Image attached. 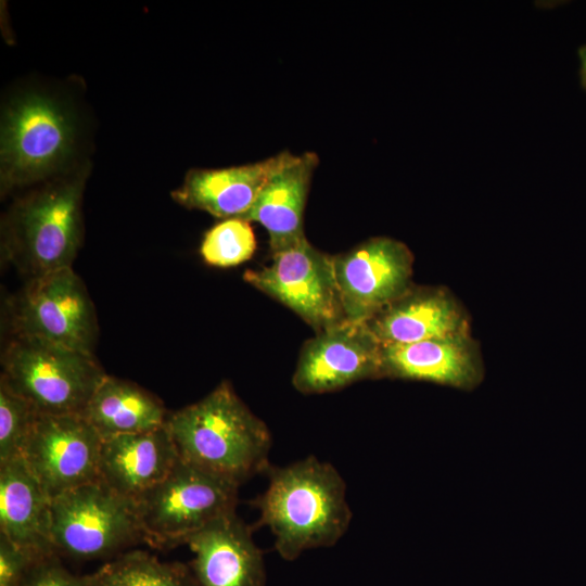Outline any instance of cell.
Returning a JSON list of instances; mask_svg holds the SVG:
<instances>
[{"mask_svg":"<svg viewBox=\"0 0 586 586\" xmlns=\"http://www.w3.org/2000/svg\"><path fill=\"white\" fill-rule=\"evenodd\" d=\"M265 473L267 488L250 501L259 511L253 528L270 530L282 559L293 561L343 537L353 512L345 481L330 462L308 456L284 467L270 464Z\"/></svg>","mask_w":586,"mask_h":586,"instance_id":"cell-1","label":"cell"},{"mask_svg":"<svg viewBox=\"0 0 586 586\" xmlns=\"http://www.w3.org/2000/svg\"><path fill=\"white\" fill-rule=\"evenodd\" d=\"M165 426L182 461L240 486L270 467V431L228 381L168 413Z\"/></svg>","mask_w":586,"mask_h":586,"instance_id":"cell-2","label":"cell"},{"mask_svg":"<svg viewBox=\"0 0 586 586\" xmlns=\"http://www.w3.org/2000/svg\"><path fill=\"white\" fill-rule=\"evenodd\" d=\"M85 167L17 200L1 224V256L29 279L72 267L84 237Z\"/></svg>","mask_w":586,"mask_h":586,"instance_id":"cell-3","label":"cell"},{"mask_svg":"<svg viewBox=\"0 0 586 586\" xmlns=\"http://www.w3.org/2000/svg\"><path fill=\"white\" fill-rule=\"evenodd\" d=\"M1 377L41 415H82L105 373L93 354L14 335L1 354Z\"/></svg>","mask_w":586,"mask_h":586,"instance_id":"cell-4","label":"cell"},{"mask_svg":"<svg viewBox=\"0 0 586 586\" xmlns=\"http://www.w3.org/2000/svg\"><path fill=\"white\" fill-rule=\"evenodd\" d=\"M75 140V119L54 99L26 93L13 100L1 118V195L64 174Z\"/></svg>","mask_w":586,"mask_h":586,"instance_id":"cell-5","label":"cell"},{"mask_svg":"<svg viewBox=\"0 0 586 586\" xmlns=\"http://www.w3.org/2000/svg\"><path fill=\"white\" fill-rule=\"evenodd\" d=\"M237 483L179 461L135 500L145 543L158 549L183 545L216 519L235 511Z\"/></svg>","mask_w":586,"mask_h":586,"instance_id":"cell-6","label":"cell"},{"mask_svg":"<svg viewBox=\"0 0 586 586\" xmlns=\"http://www.w3.org/2000/svg\"><path fill=\"white\" fill-rule=\"evenodd\" d=\"M51 540L56 555L93 560L116 557L145 537L135 501L99 480L51 499Z\"/></svg>","mask_w":586,"mask_h":586,"instance_id":"cell-7","label":"cell"},{"mask_svg":"<svg viewBox=\"0 0 586 586\" xmlns=\"http://www.w3.org/2000/svg\"><path fill=\"white\" fill-rule=\"evenodd\" d=\"M14 335L93 354L99 328L93 302L73 267L28 280L12 300Z\"/></svg>","mask_w":586,"mask_h":586,"instance_id":"cell-8","label":"cell"},{"mask_svg":"<svg viewBox=\"0 0 586 586\" xmlns=\"http://www.w3.org/2000/svg\"><path fill=\"white\" fill-rule=\"evenodd\" d=\"M271 262L243 279L290 308L317 332L345 319L332 255L306 237L271 252Z\"/></svg>","mask_w":586,"mask_h":586,"instance_id":"cell-9","label":"cell"},{"mask_svg":"<svg viewBox=\"0 0 586 586\" xmlns=\"http://www.w3.org/2000/svg\"><path fill=\"white\" fill-rule=\"evenodd\" d=\"M102 437L81 415H41L21 457L52 499L100 480Z\"/></svg>","mask_w":586,"mask_h":586,"instance_id":"cell-10","label":"cell"},{"mask_svg":"<svg viewBox=\"0 0 586 586\" xmlns=\"http://www.w3.org/2000/svg\"><path fill=\"white\" fill-rule=\"evenodd\" d=\"M333 258L347 320L368 322L412 286L413 256L398 240L371 238Z\"/></svg>","mask_w":586,"mask_h":586,"instance_id":"cell-11","label":"cell"},{"mask_svg":"<svg viewBox=\"0 0 586 586\" xmlns=\"http://www.w3.org/2000/svg\"><path fill=\"white\" fill-rule=\"evenodd\" d=\"M383 377L382 345L368 323L343 319L303 345L292 384L303 394H322Z\"/></svg>","mask_w":586,"mask_h":586,"instance_id":"cell-12","label":"cell"},{"mask_svg":"<svg viewBox=\"0 0 586 586\" xmlns=\"http://www.w3.org/2000/svg\"><path fill=\"white\" fill-rule=\"evenodd\" d=\"M253 526L235 511L213 521L186 542L194 555L191 566L200 586H265L262 550Z\"/></svg>","mask_w":586,"mask_h":586,"instance_id":"cell-13","label":"cell"},{"mask_svg":"<svg viewBox=\"0 0 586 586\" xmlns=\"http://www.w3.org/2000/svg\"><path fill=\"white\" fill-rule=\"evenodd\" d=\"M292 155L282 151L250 164L190 169L171 198L186 208L204 211L217 218H241L251 209L269 177Z\"/></svg>","mask_w":586,"mask_h":586,"instance_id":"cell-14","label":"cell"},{"mask_svg":"<svg viewBox=\"0 0 586 586\" xmlns=\"http://www.w3.org/2000/svg\"><path fill=\"white\" fill-rule=\"evenodd\" d=\"M179 459L165 425L116 435L102 438L99 476L112 491L135 501L165 479Z\"/></svg>","mask_w":586,"mask_h":586,"instance_id":"cell-15","label":"cell"},{"mask_svg":"<svg viewBox=\"0 0 586 586\" xmlns=\"http://www.w3.org/2000/svg\"><path fill=\"white\" fill-rule=\"evenodd\" d=\"M384 377L474 387L482 369L468 332L382 346Z\"/></svg>","mask_w":586,"mask_h":586,"instance_id":"cell-16","label":"cell"},{"mask_svg":"<svg viewBox=\"0 0 586 586\" xmlns=\"http://www.w3.org/2000/svg\"><path fill=\"white\" fill-rule=\"evenodd\" d=\"M367 323L382 346L468 332L462 310L442 289L411 286Z\"/></svg>","mask_w":586,"mask_h":586,"instance_id":"cell-17","label":"cell"},{"mask_svg":"<svg viewBox=\"0 0 586 586\" xmlns=\"http://www.w3.org/2000/svg\"><path fill=\"white\" fill-rule=\"evenodd\" d=\"M0 534L35 560L55 553L51 498L22 457L0 463Z\"/></svg>","mask_w":586,"mask_h":586,"instance_id":"cell-18","label":"cell"},{"mask_svg":"<svg viewBox=\"0 0 586 586\" xmlns=\"http://www.w3.org/2000/svg\"><path fill=\"white\" fill-rule=\"evenodd\" d=\"M319 157L293 154L264 184L251 209L241 218L260 224L275 252L305 237L304 212Z\"/></svg>","mask_w":586,"mask_h":586,"instance_id":"cell-19","label":"cell"},{"mask_svg":"<svg viewBox=\"0 0 586 586\" xmlns=\"http://www.w3.org/2000/svg\"><path fill=\"white\" fill-rule=\"evenodd\" d=\"M102 438L165 425L163 402L138 384L106 374L82 415Z\"/></svg>","mask_w":586,"mask_h":586,"instance_id":"cell-20","label":"cell"},{"mask_svg":"<svg viewBox=\"0 0 586 586\" xmlns=\"http://www.w3.org/2000/svg\"><path fill=\"white\" fill-rule=\"evenodd\" d=\"M82 577L86 586H200L186 564L161 561L140 549L127 550Z\"/></svg>","mask_w":586,"mask_h":586,"instance_id":"cell-21","label":"cell"},{"mask_svg":"<svg viewBox=\"0 0 586 586\" xmlns=\"http://www.w3.org/2000/svg\"><path fill=\"white\" fill-rule=\"evenodd\" d=\"M255 251L256 238L251 222L240 217L216 224L204 234L200 246L203 260L221 268L249 260Z\"/></svg>","mask_w":586,"mask_h":586,"instance_id":"cell-22","label":"cell"},{"mask_svg":"<svg viewBox=\"0 0 586 586\" xmlns=\"http://www.w3.org/2000/svg\"><path fill=\"white\" fill-rule=\"evenodd\" d=\"M39 412L0 380V463L21 457Z\"/></svg>","mask_w":586,"mask_h":586,"instance_id":"cell-23","label":"cell"},{"mask_svg":"<svg viewBox=\"0 0 586 586\" xmlns=\"http://www.w3.org/2000/svg\"><path fill=\"white\" fill-rule=\"evenodd\" d=\"M20 586H86L82 576H77L52 553L33 562Z\"/></svg>","mask_w":586,"mask_h":586,"instance_id":"cell-24","label":"cell"},{"mask_svg":"<svg viewBox=\"0 0 586 586\" xmlns=\"http://www.w3.org/2000/svg\"><path fill=\"white\" fill-rule=\"evenodd\" d=\"M34 561L28 552L0 534V586H20Z\"/></svg>","mask_w":586,"mask_h":586,"instance_id":"cell-25","label":"cell"},{"mask_svg":"<svg viewBox=\"0 0 586 586\" xmlns=\"http://www.w3.org/2000/svg\"><path fill=\"white\" fill-rule=\"evenodd\" d=\"M578 58L581 61L579 78L581 86L586 90V44L578 49Z\"/></svg>","mask_w":586,"mask_h":586,"instance_id":"cell-26","label":"cell"}]
</instances>
